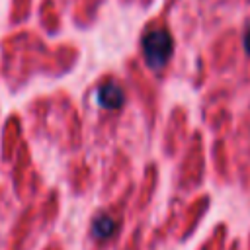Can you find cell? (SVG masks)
<instances>
[{
	"label": "cell",
	"mask_w": 250,
	"mask_h": 250,
	"mask_svg": "<svg viewBox=\"0 0 250 250\" xmlns=\"http://www.w3.org/2000/svg\"><path fill=\"white\" fill-rule=\"evenodd\" d=\"M174 51L172 35L166 29H152L143 39V55L152 70L162 68Z\"/></svg>",
	"instance_id": "obj_1"
},
{
	"label": "cell",
	"mask_w": 250,
	"mask_h": 250,
	"mask_svg": "<svg viewBox=\"0 0 250 250\" xmlns=\"http://www.w3.org/2000/svg\"><path fill=\"white\" fill-rule=\"evenodd\" d=\"M92 232L96 238H109L115 232V221L109 215H98L92 221Z\"/></svg>",
	"instance_id": "obj_3"
},
{
	"label": "cell",
	"mask_w": 250,
	"mask_h": 250,
	"mask_svg": "<svg viewBox=\"0 0 250 250\" xmlns=\"http://www.w3.org/2000/svg\"><path fill=\"white\" fill-rule=\"evenodd\" d=\"M244 49H246V53L250 55V31L244 35Z\"/></svg>",
	"instance_id": "obj_4"
},
{
	"label": "cell",
	"mask_w": 250,
	"mask_h": 250,
	"mask_svg": "<svg viewBox=\"0 0 250 250\" xmlns=\"http://www.w3.org/2000/svg\"><path fill=\"white\" fill-rule=\"evenodd\" d=\"M96 100L102 107L105 109H119L125 102V92L119 84L115 82H107V84H102L96 92Z\"/></svg>",
	"instance_id": "obj_2"
}]
</instances>
